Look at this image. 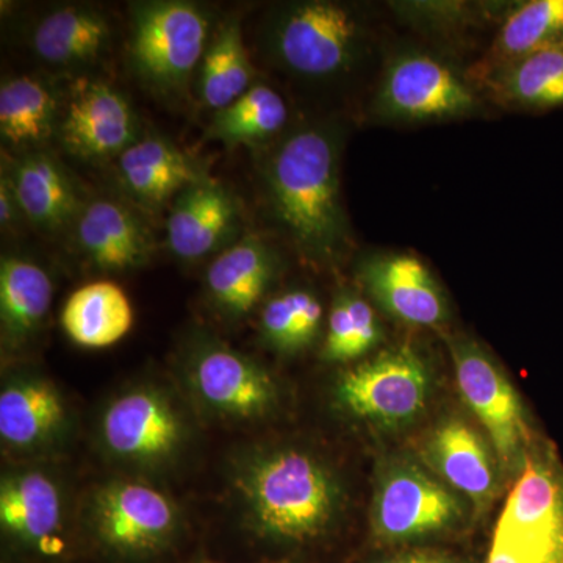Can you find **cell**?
<instances>
[{"label": "cell", "mask_w": 563, "mask_h": 563, "mask_svg": "<svg viewBox=\"0 0 563 563\" xmlns=\"http://www.w3.org/2000/svg\"><path fill=\"white\" fill-rule=\"evenodd\" d=\"M277 220L314 261H331L344 243L339 146L331 133L307 128L291 133L265 168Z\"/></svg>", "instance_id": "cell-1"}, {"label": "cell", "mask_w": 563, "mask_h": 563, "mask_svg": "<svg viewBox=\"0 0 563 563\" xmlns=\"http://www.w3.org/2000/svg\"><path fill=\"white\" fill-rule=\"evenodd\" d=\"M239 487L255 525L266 536L303 542L320 536L339 509V487L329 470L298 450L252 459Z\"/></svg>", "instance_id": "cell-2"}, {"label": "cell", "mask_w": 563, "mask_h": 563, "mask_svg": "<svg viewBox=\"0 0 563 563\" xmlns=\"http://www.w3.org/2000/svg\"><path fill=\"white\" fill-rule=\"evenodd\" d=\"M485 563H563V462L547 437L525 455Z\"/></svg>", "instance_id": "cell-3"}, {"label": "cell", "mask_w": 563, "mask_h": 563, "mask_svg": "<svg viewBox=\"0 0 563 563\" xmlns=\"http://www.w3.org/2000/svg\"><path fill=\"white\" fill-rule=\"evenodd\" d=\"M209 33V16L195 3H140L129 41L132 68L154 90L179 91L201 66Z\"/></svg>", "instance_id": "cell-4"}, {"label": "cell", "mask_w": 563, "mask_h": 563, "mask_svg": "<svg viewBox=\"0 0 563 563\" xmlns=\"http://www.w3.org/2000/svg\"><path fill=\"white\" fill-rule=\"evenodd\" d=\"M463 503L453 488L412 462H393L377 479L372 507L374 536L404 544L451 531L463 520Z\"/></svg>", "instance_id": "cell-5"}, {"label": "cell", "mask_w": 563, "mask_h": 563, "mask_svg": "<svg viewBox=\"0 0 563 563\" xmlns=\"http://www.w3.org/2000/svg\"><path fill=\"white\" fill-rule=\"evenodd\" d=\"M455 379L463 401L484 426L504 468L517 476L536 437L523 402L501 369L476 344L451 342Z\"/></svg>", "instance_id": "cell-6"}, {"label": "cell", "mask_w": 563, "mask_h": 563, "mask_svg": "<svg viewBox=\"0 0 563 563\" xmlns=\"http://www.w3.org/2000/svg\"><path fill=\"white\" fill-rule=\"evenodd\" d=\"M428 368L410 347L383 352L344 373L336 396L347 412L383 426H399L421 413L429 398Z\"/></svg>", "instance_id": "cell-7"}, {"label": "cell", "mask_w": 563, "mask_h": 563, "mask_svg": "<svg viewBox=\"0 0 563 563\" xmlns=\"http://www.w3.org/2000/svg\"><path fill=\"white\" fill-rule=\"evenodd\" d=\"M357 18L333 2H306L285 11L273 31V49L292 73L328 77L342 73L357 52Z\"/></svg>", "instance_id": "cell-8"}, {"label": "cell", "mask_w": 563, "mask_h": 563, "mask_svg": "<svg viewBox=\"0 0 563 563\" xmlns=\"http://www.w3.org/2000/svg\"><path fill=\"white\" fill-rule=\"evenodd\" d=\"M66 150L87 161L120 155L136 140L131 103L102 80L80 79L70 88L60 121Z\"/></svg>", "instance_id": "cell-9"}, {"label": "cell", "mask_w": 563, "mask_h": 563, "mask_svg": "<svg viewBox=\"0 0 563 563\" xmlns=\"http://www.w3.org/2000/svg\"><path fill=\"white\" fill-rule=\"evenodd\" d=\"M101 431L111 454L135 463L166 461L176 453L184 437L172 402L150 388L114 399L103 413Z\"/></svg>", "instance_id": "cell-10"}, {"label": "cell", "mask_w": 563, "mask_h": 563, "mask_svg": "<svg viewBox=\"0 0 563 563\" xmlns=\"http://www.w3.org/2000/svg\"><path fill=\"white\" fill-rule=\"evenodd\" d=\"M173 503L150 485L113 483L96 496L95 523L103 542L125 554L157 550L176 528Z\"/></svg>", "instance_id": "cell-11"}, {"label": "cell", "mask_w": 563, "mask_h": 563, "mask_svg": "<svg viewBox=\"0 0 563 563\" xmlns=\"http://www.w3.org/2000/svg\"><path fill=\"white\" fill-rule=\"evenodd\" d=\"M190 376L202 401L229 417H258L276 399L268 373L224 346L202 347L192 358Z\"/></svg>", "instance_id": "cell-12"}, {"label": "cell", "mask_w": 563, "mask_h": 563, "mask_svg": "<svg viewBox=\"0 0 563 563\" xmlns=\"http://www.w3.org/2000/svg\"><path fill=\"white\" fill-rule=\"evenodd\" d=\"M383 95L388 110L412 120L454 117L474 106L466 85L442 63L424 55L396 62L388 70Z\"/></svg>", "instance_id": "cell-13"}, {"label": "cell", "mask_w": 563, "mask_h": 563, "mask_svg": "<svg viewBox=\"0 0 563 563\" xmlns=\"http://www.w3.org/2000/svg\"><path fill=\"white\" fill-rule=\"evenodd\" d=\"M239 207L231 192L203 180L180 192L168 218V244L177 257L198 261L231 239Z\"/></svg>", "instance_id": "cell-14"}, {"label": "cell", "mask_w": 563, "mask_h": 563, "mask_svg": "<svg viewBox=\"0 0 563 563\" xmlns=\"http://www.w3.org/2000/svg\"><path fill=\"white\" fill-rule=\"evenodd\" d=\"M366 288L393 314L415 325H439L446 314L443 296L428 268L412 255H387L363 266Z\"/></svg>", "instance_id": "cell-15"}, {"label": "cell", "mask_w": 563, "mask_h": 563, "mask_svg": "<svg viewBox=\"0 0 563 563\" xmlns=\"http://www.w3.org/2000/svg\"><path fill=\"white\" fill-rule=\"evenodd\" d=\"M426 459L448 487L485 507L498 487L495 462L483 437L466 422H443L426 443Z\"/></svg>", "instance_id": "cell-16"}, {"label": "cell", "mask_w": 563, "mask_h": 563, "mask_svg": "<svg viewBox=\"0 0 563 563\" xmlns=\"http://www.w3.org/2000/svg\"><path fill=\"white\" fill-rule=\"evenodd\" d=\"M77 240L92 263L109 272L143 265L151 255L150 233L121 203L96 199L77 218Z\"/></svg>", "instance_id": "cell-17"}, {"label": "cell", "mask_w": 563, "mask_h": 563, "mask_svg": "<svg viewBox=\"0 0 563 563\" xmlns=\"http://www.w3.org/2000/svg\"><path fill=\"white\" fill-rule=\"evenodd\" d=\"M0 523L22 543L49 551L62 529L57 485L46 474L32 470L7 476L0 485Z\"/></svg>", "instance_id": "cell-18"}, {"label": "cell", "mask_w": 563, "mask_h": 563, "mask_svg": "<svg viewBox=\"0 0 563 563\" xmlns=\"http://www.w3.org/2000/svg\"><path fill=\"white\" fill-rule=\"evenodd\" d=\"M120 174L133 198L146 206H161L192 185L209 180L188 155L158 136L135 141L122 152Z\"/></svg>", "instance_id": "cell-19"}, {"label": "cell", "mask_w": 563, "mask_h": 563, "mask_svg": "<svg viewBox=\"0 0 563 563\" xmlns=\"http://www.w3.org/2000/svg\"><path fill=\"white\" fill-rule=\"evenodd\" d=\"M274 276L272 251L246 236L221 252L207 272L211 301L229 317H243L257 306Z\"/></svg>", "instance_id": "cell-20"}, {"label": "cell", "mask_w": 563, "mask_h": 563, "mask_svg": "<svg viewBox=\"0 0 563 563\" xmlns=\"http://www.w3.org/2000/svg\"><path fill=\"white\" fill-rule=\"evenodd\" d=\"M10 185L25 217L43 229H60L79 218L80 201L68 174L51 155L31 152L14 165Z\"/></svg>", "instance_id": "cell-21"}, {"label": "cell", "mask_w": 563, "mask_h": 563, "mask_svg": "<svg viewBox=\"0 0 563 563\" xmlns=\"http://www.w3.org/2000/svg\"><path fill=\"white\" fill-rule=\"evenodd\" d=\"M65 424L60 393L44 379H21L0 393V437L16 450L49 443Z\"/></svg>", "instance_id": "cell-22"}, {"label": "cell", "mask_w": 563, "mask_h": 563, "mask_svg": "<svg viewBox=\"0 0 563 563\" xmlns=\"http://www.w3.org/2000/svg\"><path fill=\"white\" fill-rule=\"evenodd\" d=\"M110 40V25L101 11L90 7H63L41 18L32 47L41 60L57 66L96 60Z\"/></svg>", "instance_id": "cell-23"}, {"label": "cell", "mask_w": 563, "mask_h": 563, "mask_svg": "<svg viewBox=\"0 0 563 563\" xmlns=\"http://www.w3.org/2000/svg\"><path fill=\"white\" fill-rule=\"evenodd\" d=\"M133 310L125 292L113 282H92L74 291L63 307L62 324L74 343L109 347L131 331Z\"/></svg>", "instance_id": "cell-24"}, {"label": "cell", "mask_w": 563, "mask_h": 563, "mask_svg": "<svg viewBox=\"0 0 563 563\" xmlns=\"http://www.w3.org/2000/svg\"><path fill=\"white\" fill-rule=\"evenodd\" d=\"M52 280L40 265L21 257L0 263V321L3 339L21 344L38 331L49 312Z\"/></svg>", "instance_id": "cell-25"}, {"label": "cell", "mask_w": 563, "mask_h": 563, "mask_svg": "<svg viewBox=\"0 0 563 563\" xmlns=\"http://www.w3.org/2000/svg\"><path fill=\"white\" fill-rule=\"evenodd\" d=\"M199 69V95L211 110L225 109L250 90L252 66L236 18L214 33Z\"/></svg>", "instance_id": "cell-26"}, {"label": "cell", "mask_w": 563, "mask_h": 563, "mask_svg": "<svg viewBox=\"0 0 563 563\" xmlns=\"http://www.w3.org/2000/svg\"><path fill=\"white\" fill-rule=\"evenodd\" d=\"M54 92L33 77H14L0 88V133L11 146L41 143L54 129Z\"/></svg>", "instance_id": "cell-27"}, {"label": "cell", "mask_w": 563, "mask_h": 563, "mask_svg": "<svg viewBox=\"0 0 563 563\" xmlns=\"http://www.w3.org/2000/svg\"><path fill=\"white\" fill-rule=\"evenodd\" d=\"M287 118V103L279 92L266 85H252L242 98L225 109L214 111L209 136L228 146L258 143L276 135Z\"/></svg>", "instance_id": "cell-28"}, {"label": "cell", "mask_w": 563, "mask_h": 563, "mask_svg": "<svg viewBox=\"0 0 563 563\" xmlns=\"http://www.w3.org/2000/svg\"><path fill=\"white\" fill-rule=\"evenodd\" d=\"M322 306L317 296L292 290L276 296L262 310V333L276 350L295 352L309 346L320 331Z\"/></svg>", "instance_id": "cell-29"}, {"label": "cell", "mask_w": 563, "mask_h": 563, "mask_svg": "<svg viewBox=\"0 0 563 563\" xmlns=\"http://www.w3.org/2000/svg\"><path fill=\"white\" fill-rule=\"evenodd\" d=\"M380 339L376 313L365 299L343 292L333 303L322 354L331 362H351L376 346Z\"/></svg>", "instance_id": "cell-30"}, {"label": "cell", "mask_w": 563, "mask_h": 563, "mask_svg": "<svg viewBox=\"0 0 563 563\" xmlns=\"http://www.w3.org/2000/svg\"><path fill=\"white\" fill-rule=\"evenodd\" d=\"M563 44V0H532L504 24L499 47L504 54L525 58L533 52Z\"/></svg>", "instance_id": "cell-31"}, {"label": "cell", "mask_w": 563, "mask_h": 563, "mask_svg": "<svg viewBox=\"0 0 563 563\" xmlns=\"http://www.w3.org/2000/svg\"><path fill=\"white\" fill-rule=\"evenodd\" d=\"M512 92L536 109L563 107V44L521 58L512 74Z\"/></svg>", "instance_id": "cell-32"}, {"label": "cell", "mask_w": 563, "mask_h": 563, "mask_svg": "<svg viewBox=\"0 0 563 563\" xmlns=\"http://www.w3.org/2000/svg\"><path fill=\"white\" fill-rule=\"evenodd\" d=\"M16 211L21 210L10 180L2 179V184H0V221H2V225H10L14 221Z\"/></svg>", "instance_id": "cell-33"}, {"label": "cell", "mask_w": 563, "mask_h": 563, "mask_svg": "<svg viewBox=\"0 0 563 563\" xmlns=\"http://www.w3.org/2000/svg\"><path fill=\"white\" fill-rule=\"evenodd\" d=\"M377 563H459L446 555L421 553V551H413V553H402L393 555V558L384 559Z\"/></svg>", "instance_id": "cell-34"}, {"label": "cell", "mask_w": 563, "mask_h": 563, "mask_svg": "<svg viewBox=\"0 0 563 563\" xmlns=\"http://www.w3.org/2000/svg\"><path fill=\"white\" fill-rule=\"evenodd\" d=\"M266 563H288V562H285V561H277V562H266Z\"/></svg>", "instance_id": "cell-35"}]
</instances>
